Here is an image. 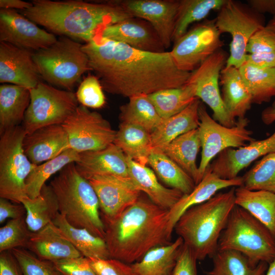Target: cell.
<instances>
[{"label":"cell","mask_w":275,"mask_h":275,"mask_svg":"<svg viewBox=\"0 0 275 275\" xmlns=\"http://www.w3.org/2000/svg\"><path fill=\"white\" fill-rule=\"evenodd\" d=\"M91 70L107 93L130 97L187 84L191 72L179 69L170 51L151 52L97 35L82 45Z\"/></svg>","instance_id":"obj_1"},{"label":"cell","mask_w":275,"mask_h":275,"mask_svg":"<svg viewBox=\"0 0 275 275\" xmlns=\"http://www.w3.org/2000/svg\"><path fill=\"white\" fill-rule=\"evenodd\" d=\"M169 211L141 196L118 217L103 222L110 258L130 264L150 250L171 243Z\"/></svg>","instance_id":"obj_2"},{"label":"cell","mask_w":275,"mask_h":275,"mask_svg":"<svg viewBox=\"0 0 275 275\" xmlns=\"http://www.w3.org/2000/svg\"><path fill=\"white\" fill-rule=\"evenodd\" d=\"M22 13L53 34L87 43L105 26L134 17L113 0H34Z\"/></svg>","instance_id":"obj_3"},{"label":"cell","mask_w":275,"mask_h":275,"mask_svg":"<svg viewBox=\"0 0 275 275\" xmlns=\"http://www.w3.org/2000/svg\"><path fill=\"white\" fill-rule=\"evenodd\" d=\"M235 189L232 187L190 207L176 223L174 230L197 260L212 258L218 251L219 237L236 205Z\"/></svg>","instance_id":"obj_4"},{"label":"cell","mask_w":275,"mask_h":275,"mask_svg":"<svg viewBox=\"0 0 275 275\" xmlns=\"http://www.w3.org/2000/svg\"><path fill=\"white\" fill-rule=\"evenodd\" d=\"M49 185L56 196L59 213L70 225L104 239L105 226L97 196L89 181L78 173L75 163L64 168Z\"/></svg>","instance_id":"obj_5"},{"label":"cell","mask_w":275,"mask_h":275,"mask_svg":"<svg viewBox=\"0 0 275 275\" xmlns=\"http://www.w3.org/2000/svg\"><path fill=\"white\" fill-rule=\"evenodd\" d=\"M241 253L251 265L275 259V238L267 228L243 208L235 205L218 241V250Z\"/></svg>","instance_id":"obj_6"},{"label":"cell","mask_w":275,"mask_h":275,"mask_svg":"<svg viewBox=\"0 0 275 275\" xmlns=\"http://www.w3.org/2000/svg\"><path fill=\"white\" fill-rule=\"evenodd\" d=\"M82 44L61 36L48 47L34 52L41 79L54 87L71 91L81 76L91 70Z\"/></svg>","instance_id":"obj_7"},{"label":"cell","mask_w":275,"mask_h":275,"mask_svg":"<svg viewBox=\"0 0 275 275\" xmlns=\"http://www.w3.org/2000/svg\"><path fill=\"white\" fill-rule=\"evenodd\" d=\"M22 126L9 129L0 137V197L21 204L28 196L25 180L36 167L25 155Z\"/></svg>","instance_id":"obj_8"},{"label":"cell","mask_w":275,"mask_h":275,"mask_svg":"<svg viewBox=\"0 0 275 275\" xmlns=\"http://www.w3.org/2000/svg\"><path fill=\"white\" fill-rule=\"evenodd\" d=\"M214 20L219 34L228 33L232 38L230 55L225 66L238 69L245 63L250 38L265 26L264 17L249 5L239 1L226 0Z\"/></svg>","instance_id":"obj_9"},{"label":"cell","mask_w":275,"mask_h":275,"mask_svg":"<svg viewBox=\"0 0 275 275\" xmlns=\"http://www.w3.org/2000/svg\"><path fill=\"white\" fill-rule=\"evenodd\" d=\"M30 97L22 125L26 134L46 126L62 125L78 106L75 93L41 81L30 89Z\"/></svg>","instance_id":"obj_10"},{"label":"cell","mask_w":275,"mask_h":275,"mask_svg":"<svg viewBox=\"0 0 275 275\" xmlns=\"http://www.w3.org/2000/svg\"><path fill=\"white\" fill-rule=\"evenodd\" d=\"M200 123L198 128L201 144V156L199 167L201 180L211 161L224 150L243 147L254 139L248 128L249 120L239 118L232 127L225 126L212 118L201 102L199 107Z\"/></svg>","instance_id":"obj_11"},{"label":"cell","mask_w":275,"mask_h":275,"mask_svg":"<svg viewBox=\"0 0 275 275\" xmlns=\"http://www.w3.org/2000/svg\"><path fill=\"white\" fill-rule=\"evenodd\" d=\"M62 125L67 134L70 149L78 153L107 147L114 143L116 133L101 114L81 105Z\"/></svg>","instance_id":"obj_12"},{"label":"cell","mask_w":275,"mask_h":275,"mask_svg":"<svg viewBox=\"0 0 275 275\" xmlns=\"http://www.w3.org/2000/svg\"><path fill=\"white\" fill-rule=\"evenodd\" d=\"M215 20L198 24L177 41L170 51L177 67L191 72L224 45Z\"/></svg>","instance_id":"obj_13"},{"label":"cell","mask_w":275,"mask_h":275,"mask_svg":"<svg viewBox=\"0 0 275 275\" xmlns=\"http://www.w3.org/2000/svg\"><path fill=\"white\" fill-rule=\"evenodd\" d=\"M227 58L224 50H217L191 72L187 83L194 87L196 97L212 110L213 119L225 126L232 127L236 121L227 111L219 88L221 72Z\"/></svg>","instance_id":"obj_14"},{"label":"cell","mask_w":275,"mask_h":275,"mask_svg":"<svg viewBox=\"0 0 275 275\" xmlns=\"http://www.w3.org/2000/svg\"><path fill=\"white\" fill-rule=\"evenodd\" d=\"M98 199L103 222L114 219L135 203L141 196L130 179L98 175L88 179Z\"/></svg>","instance_id":"obj_15"},{"label":"cell","mask_w":275,"mask_h":275,"mask_svg":"<svg viewBox=\"0 0 275 275\" xmlns=\"http://www.w3.org/2000/svg\"><path fill=\"white\" fill-rule=\"evenodd\" d=\"M57 39L15 10L1 9L0 42L35 52L48 47Z\"/></svg>","instance_id":"obj_16"},{"label":"cell","mask_w":275,"mask_h":275,"mask_svg":"<svg viewBox=\"0 0 275 275\" xmlns=\"http://www.w3.org/2000/svg\"><path fill=\"white\" fill-rule=\"evenodd\" d=\"M134 17L150 23L166 49L171 46L179 5L177 0H113Z\"/></svg>","instance_id":"obj_17"},{"label":"cell","mask_w":275,"mask_h":275,"mask_svg":"<svg viewBox=\"0 0 275 275\" xmlns=\"http://www.w3.org/2000/svg\"><path fill=\"white\" fill-rule=\"evenodd\" d=\"M273 153H275V131L265 139L254 140L243 147L224 150L207 169L222 179H232L253 161Z\"/></svg>","instance_id":"obj_18"},{"label":"cell","mask_w":275,"mask_h":275,"mask_svg":"<svg viewBox=\"0 0 275 275\" xmlns=\"http://www.w3.org/2000/svg\"><path fill=\"white\" fill-rule=\"evenodd\" d=\"M34 52L0 42V82L35 88L41 76L33 60Z\"/></svg>","instance_id":"obj_19"},{"label":"cell","mask_w":275,"mask_h":275,"mask_svg":"<svg viewBox=\"0 0 275 275\" xmlns=\"http://www.w3.org/2000/svg\"><path fill=\"white\" fill-rule=\"evenodd\" d=\"M99 35L142 51L159 53L166 49L151 24L135 17L106 25Z\"/></svg>","instance_id":"obj_20"},{"label":"cell","mask_w":275,"mask_h":275,"mask_svg":"<svg viewBox=\"0 0 275 275\" xmlns=\"http://www.w3.org/2000/svg\"><path fill=\"white\" fill-rule=\"evenodd\" d=\"M79 155L75 167L87 180L98 175H115L130 179L127 157L114 143L105 148L82 152Z\"/></svg>","instance_id":"obj_21"},{"label":"cell","mask_w":275,"mask_h":275,"mask_svg":"<svg viewBox=\"0 0 275 275\" xmlns=\"http://www.w3.org/2000/svg\"><path fill=\"white\" fill-rule=\"evenodd\" d=\"M23 148L29 160L36 165L70 149L67 134L61 124L46 126L25 134Z\"/></svg>","instance_id":"obj_22"},{"label":"cell","mask_w":275,"mask_h":275,"mask_svg":"<svg viewBox=\"0 0 275 275\" xmlns=\"http://www.w3.org/2000/svg\"><path fill=\"white\" fill-rule=\"evenodd\" d=\"M242 185V177L223 179L207 169L202 180L194 189L189 194L183 195L169 210L168 231L170 235L172 236L176 223L187 209L208 200L221 189Z\"/></svg>","instance_id":"obj_23"},{"label":"cell","mask_w":275,"mask_h":275,"mask_svg":"<svg viewBox=\"0 0 275 275\" xmlns=\"http://www.w3.org/2000/svg\"><path fill=\"white\" fill-rule=\"evenodd\" d=\"M26 248L39 259L51 262L83 256L52 222L32 232Z\"/></svg>","instance_id":"obj_24"},{"label":"cell","mask_w":275,"mask_h":275,"mask_svg":"<svg viewBox=\"0 0 275 275\" xmlns=\"http://www.w3.org/2000/svg\"><path fill=\"white\" fill-rule=\"evenodd\" d=\"M127 162L129 176L132 182L159 207L170 210L183 195L177 189L162 185L158 181L154 172L146 166L128 157Z\"/></svg>","instance_id":"obj_25"},{"label":"cell","mask_w":275,"mask_h":275,"mask_svg":"<svg viewBox=\"0 0 275 275\" xmlns=\"http://www.w3.org/2000/svg\"><path fill=\"white\" fill-rule=\"evenodd\" d=\"M219 79L222 98L230 115L235 119L245 117L253 101L239 69L233 66H225L221 72Z\"/></svg>","instance_id":"obj_26"},{"label":"cell","mask_w":275,"mask_h":275,"mask_svg":"<svg viewBox=\"0 0 275 275\" xmlns=\"http://www.w3.org/2000/svg\"><path fill=\"white\" fill-rule=\"evenodd\" d=\"M201 101L196 97L180 113L163 119L151 134L153 148L161 149L180 135L198 129L199 107Z\"/></svg>","instance_id":"obj_27"},{"label":"cell","mask_w":275,"mask_h":275,"mask_svg":"<svg viewBox=\"0 0 275 275\" xmlns=\"http://www.w3.org/2000/svg\"><path fill=\"white\" fill-rule=\"evenodd\" d=\"M30 90L19 86H0V134L23 122L30 102Z\"/></svg>","instance_id":"obj_28"},{"label":"cell","mask_w":275,"mask_h":275,"mask_svg":"<svg viewBox=\"0 0 275 275\" xmlns=\"http://www.w3.org/2000/svg\"><path fill=\"white\" fill-rule=\"evenodd\" d=\"M201 148L198 130L196 129L180 135L159 149L185 172L197 185L201 180L196 163Z\"/></svg>","instance_id":"obj_29"},{"label":"cell","mask_w":275,"mask_h":275,"mask_svg":"<svg viewBox=\"0 0 275 275\" xmlns=\"http://www.w3.org/2000/svg\"><path fill=\"white\" fill-rule=\"evenodd\" d=\"M183 241L178 237L170 244L155 247L131 264L134 275H172Z\"/></svg>","instance_id":"obj_30"},{"label":"cell","mask_w":275,"mask_h":275,"mask_svg":"<svg viewBox=\"0 0 275 275\" xmlns=\"http://www.w3.org/2000/svg\"><path fill=\"white\" fill-rule=\"evenodd\" d=\"M235 196L236 205L261 222L275 238V194L239 186L235 188Z\"/></svg>","instance_id":"obj_31"},{"label":"cell","mask_w":275,"mask_h":275,"mask_svg":"<svg viewBox=\"0 0 275 275\" xmlns=\"http://www.w3.org/2000/svg\"><path fill=\"white\" fill-rule=\"evenodd\" d=\"M114 144L127 157L142 165L148 164L153 149L151 133L138 126L121 122Z\"/></svg>","instance_id":"obj_32"},{"label":"cell","mask_w":275,"mask_h":275,"mask_svg":"<svg viewBox=\"0 0 275 275\" xmlns=\"http://www.w3.org/2000/svg\"><path fill=\"white\" fill-rule=\"evenodd\" d=\"M26 210L25 222L32 232H37L52 222L59 212L56 196L50 185H44L40 194L21 201Z\"/></svg>","instance_id":"obj_33"},{"label":"cell","mask_w":275,"mask_h":275,"mask_svg":"<svg viewBox=\"0 0 275 275\" xmlns=\"http://www.w3.org/2000/svg\"><path fill=\"white\" fill-rule=\"evenodd\" d=\"M52 222L83 256L88 258H111L103 238L93 235L85 229L72 226L59 212Z\"/></svg>","instance_id":"obj_34"},{"label":"cell","mask_w":275,"mask_h":275,"mask_svg":"<svg viewBox=\"0 0 275 275\" xmlns=\"http://www.w3.org/2000/svg\"><path fill=\"white\" fill-rule=\"evenodd\" d=\"M148 164L169 187L177 189L183 195L189 194L196 185L185 172L159 149H153L148 157Z\"/></svg>","instance_id":"obj_35"},{"label":"cell","mask_w":275,"mask_h":275,"mask_svg":"<svg viewBox=\"0 0 275 275\" xmlns=\"http://www.w3.org/2000/svg\"><path fill=\"white\" fill-rule=\"evenodd\" d=\"M129 99V101L120 108V121L140 127L151 134L163 119L148 95L138 94Z\"/></svg>","instance_id":"obj_36"},{"label":"cell","mask_w":275,"mask_h":275,"mask_svg":"<svg viewBox=\"0 0 275 275\" xmlns=\"http://www.w3.org/2000/svg\"><path fill=\"white\" fill-rule=\"evenodd\" d=\"M212 259L213 268L206 275H265L269 265L262 262L254 267L243 254L229 250H218Z\"/></svg>","instance_id":"obj_37"},{"label":"cell","mask_w":275,"mask_h":275,"mask_svg":"<svg viewBox=\"0 0 275 275\" xmlns=\"http://www.w3.org/2000/svg\"><path fill=\"white\" fill-rule=\"evenodd\" d=\"M238 69L253 103L261 104L275 97V68L261 69L244 63Z\"/></svg>","instance_id":"obj_38"},{"label":"cell","mask_w":275,"mask_h":275,"mask_svg":"<svg viewBox=\"0 0 275 275\" xmlns=\"http://www.w3.org/2000/svg\"><path fill=\"white\" fill-rule=\"evenodd\" d=\"M79 158L78 153L68 149L58 156L36 165L25 180L27 196L31 199L38 197L46 181L52 175L68 164L76 162Z\"/></svg>","instance_id":"obj_39"},{"label":"cell","mask_w":275,"mask_h":275,"mask_svg":"<svg viewBox=\"0 0 275 275\" xmlns=\"http://www.w3.org/2000/svg\"><path fill=\"white\" fill-rule=\"evenodd\" d=\"M148 95L163 119L180 113L196 98L194 87L187 82L180 88L161 90Z\"/></svg>","instance_id":"obj_40"},{"label":"cell","mask_w":275,"mask_h":275,"mask_svg":"<svg viewBox=\"0 0 275 275\" xmlns=\"http://www.w3.org/2000/svg\"><path fill=\"white\" fill-rule=\"evenodd\" d=\"M226 0H180L173 37L174 43L193 23L205 18L212 10H219Z\"/></svg>","instance_id":"obj_41"},{"label":"cell","mask_w":275,"mask_h":275,"mask_svg":"<svg viewBox=\"0 0 275 275\" xmlns=\"http://www.w3.org/2000/svg\"><path fill=\"white\" fill-rule=\"evenodd\" d=\"M241 186L275 194V153L262 157L242 177Z\"/></svg>","instance_id":"obj_42"},{"label":"cell","mask_w":275,"mask_h":275,"mask_svg":"<svg viewBox=\"0 0 275 275\" xmlns=\"http://www.w3.org/2000/svg\"><path fill=\"white\" fill-rule=\"evenodd\" d=\"M31 233L25 217L9 220L0 228V253L26 248Z\"/></svg>","instance_id":"obj_43"},{"label":"cell","mask_w":275,"mask_h":275,"mask_svg":"<svg viewBox=\"0 0 275 275\" xmlns=\"http://www.w3.org/2000/svg\"><path fill=\"white\" fill-rule=\"evenodd\" d=\"M11 251L21 275H61L51 261L40 259L21 248Z\"/></svg>","instance_id":"obj_44"},{"label":"cell","mask_w":275,"mask_h":275,"mask_svg":"<svg viewBox=\"0 0 275 275\" xmlns=\"http://www.w3.org/2000/svg\"><path fill=\"white\" fill-rule=\"evenodd\" d=\"M77 100L87 107L101 108L105 104L103 89L97 76L89 75L80 82L75 93Z\"/></svg>","instance_id":"obj_45"},{"label":"cell","mask_w":275,"mask_h":275,"mask_svg":"<svg viewBox=\"0 0 275 275\" xmlns=\"http://www.w3.org/2000/svg\"><path fill=\"white\" fill-rule=\"evenodd\" d=\"M52 263L61 275H97L84 256L60 259Z\"/></svg>","instance_id":"obj_46"},{"label":"cell","mask_w":275,"mask_h":275,"mask_svg":"<svg viewBox=\"0 0 275 275\" xmlns=\"http://www.w3.org/2000/svg\"><path fill=\"white\" fill-rule=\"evenodd\" d=\"M89 259L97 275H134L131 264L113 258Z\"/></svg>","instance_id":"obj_47"},{"label":"cell","mask_w":275,"mask_h":275,"mask_svg":"<svg viewBox=\"0 0 275 275\" xmlns=\"http://www.w3.org/2000/svg\"><path fill=\"white\" fill-rule=\"evenodd\" d=\"M247 53L275 52V33L265 26L250 38L246 46Z\"/></svg>","instance_id":"obj_48"},{"label":"cell","mask_w":275,"mask_h":275,"mask_svg":"<svg viewBox=\"0 0 275 275\" xmlns=\"http://www.w3.org/2000/svg\"><path fill=\"white\" fill-rule=\"evenodd\" d=\"M197 261L190 250L183 243L172 275H198Z\"/></svg>","instance_id":"obj_49"},{"label":"cell","mask_w":275,"mask_h":275,"mask_svg":"<svg viewBox=\"0 0 275 275\" xmlns=\"http://www.w3.org/2000/svg\"><path fill=\"white\" fill-rule=\"evenodd\" d=\"M11 201L0 198V223L2 224L8 218L16 219L26 215V210L22 204L13 203Z\"/></svg>","instance_id":"obj_50"},{"label":"cell","mask_w":275,"mask_h":275,"mask_svg":"<svg viewBox=\"0 0 275 275\" xmlns=\"http://www.w3.org/2000/svg\"><path fill=\"white\" fill-rule=\"evenodd\" d=\"M245 63L261 69L275 68V52L247 54Z\"/></svg>","instance_id":"obj_51"},{"label":"cell","mask_w":275,"mask_h":275,"mask_svg":"<svg viewBox=\"0 0 275 275\" xmlns=\"http://www.w3.org/2000/svg\"><path fill=\"white\" fill-rule=\"evenodd\" d=\"M0 275H21L18 263L11 251L0 253Z\"/></svg>","instance_id":"obj_52"},{"label":"cell","mask_w":275,"mask_h":275,"mask_svg":"<svg viewBox=\"0 0 275 275\" xmlns=\"http://www.w3.org/2000/svg\"><path fill=\"white\" fill-rule=\"evenodd\" d=\"M248 2L249 6L259 14L268 13L275 15V0H250Z\"/></svg>","instance_id":"obj_53"},{"label":"cell","mask_w":275,"mask_h":275,"mask_svg":"<svg viewBox=\"0 0 275 275\" xmlns=\"http://www.w3.org/2000/svg\"><path fill=\"white\" fill-rule=\"evenodd\" d=\"M32 5V2L21 0H0L1 9L24 10L29 9Z\"/></svg>","instance_id":"obj_54"},{"label":"cell","mask_w":275,"mask_h":275,"mask_svg":"<svg viewBox=\"0 0 275 275\" xmlns=\"http://www.w3.org/2000/svg\"><path fill=\"white\" fill-rule=\"evenodd\" d=\"M261 118L263 123L267 125L275 122V107L268 106L263 110Z\"/></svg>","instance_id":"obj_55"},{"label":"cell","mask_w":275,"mask_h":275,"mask_svg":"<svg viewBox=\"0 0 275 275\" xmlns=\"http://www.w3.org/2000/svg\"><path fill=\"white\" fill-rule=\"evenodd\" d=\"M265 275H275V259L268 265Z\"/></svg>","instance_id":"obj_56"},{"label":"cell","mask_w":275,"mask_h":275,"mask_svg":"<svg viewBox=\"0 0 275 275\" xmlns=\"http://www.w3.org/2000/svg\"><path fill=\"white\" fill-rule=\"evenodd\" d=\"M265 27L275 33V15L268 21Z\"/></svg>","instance_id":"obj_57"},{"label":"cell","mask_w":275,"mask_h":275,"mask_svg":"<svg viewBox=\"0 0 275 275\" xmlns=\"http://www.w3.org/2000/svg\"><path fill=\"white\" fill-rule=\"evenodd\" d=\"M271 107H275V98L274 99V101L273 102H272L271 105Z\"/></svg>","instance_id":"obj_58"}]
</instances>
